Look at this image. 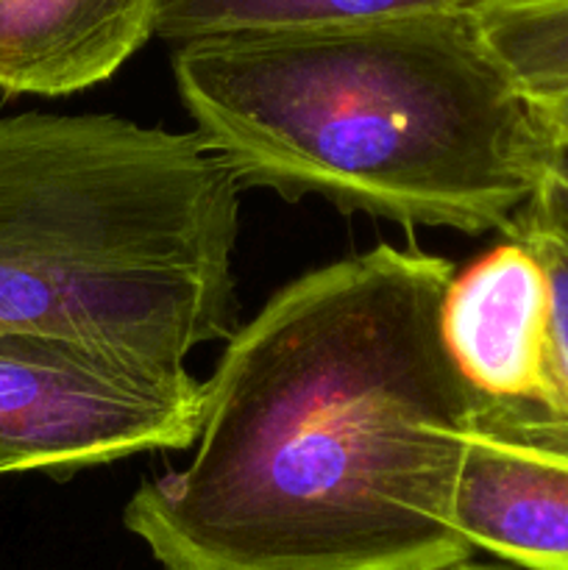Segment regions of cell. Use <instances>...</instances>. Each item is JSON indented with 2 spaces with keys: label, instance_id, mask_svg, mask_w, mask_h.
Returning a JSON list of instances; mask_svg holds the SVG:
<instances>
[{
  "label": "cell",
  "instance_id": "1",
  "mask_svg": "<svg viewBox=\"0 0 568 570\" xmlns=\"http://www.w3.org/2000/svg\"><path fill=\"white\" fill-rule=\"evenodd\" d=\"M454 267L376 245L293 278L234 328L184 468L123 527L165 570H445L479 395L440 304Z\"/></svg>",
  "mask_w": 568,
  "mask_h": 570
},
{
  "label": "cell",
  "instance_id": "2",
  "mask_svg": "<svg viewBox=\"0 0 568 570\" xmlns=\"http://www.w3.org/2000/svg\"><path fill=\"white\" fill-rule=\"evenodd\" d=\"M178 100L239 181L404 228H510L551 126L473 14L173 48Z\"/></svg>",
  "mask_w": 568,
  "mask_h": 570
},
{
  "label": "cell",
  "instance_id": "3",
  "mask_svg": "<svg viewBox=\"0 0 568 570\" xmlns=\"http://www.w3.org/2000/svg\"><path fill=\"white\" fill-rule=\"evenodd\" d=\"M239 189L195 128L0 117V328L187 367L237 328Z\"/></svg>",
  "mask_w": 568,
  "mask_h": 570
},
{
  "label": "cell",
  "instance_id": "4",
  "mask_svg": "<svg viewBox=\"0 0 568 570\" xmlns=\"http://www.w3.org/2000/svg\"><path fill=\"white\" fill-rule=\"evenodd\" d=\"M204 382L50 334L0 328V476L67 479L148 451H187Z\"/></svg>",
  "mask_w": 568,
  "mask_h": 570
},
{
  "label": "cell",
  "instance_id": "5",
  "mask_svg": "<svg viewBox=\"0 0 568 570\" xmlns=\"http://www.w3.org/2000/svg\"><path fill=\"white\" fill-rule=\"evenodd\" d=\"M440 334L457 373L479 399L555 404V309L543 262L507 237L451 276Z\"/></svg>",
  "mask_w": 568,
  "mask_h": 570
},
{
  "label": "cell",
  "instance_id": "6",
  "mask_svg": "<svg viewBox=\"0 0 568 570\" xmlns=\"http://www.w3.org/2000/svg\"><path fill=\"white\" fill-rule=\"evenodd\" d=\"M454 521L473 549L527 570H568V456L473 429Z\"/></svg>",
  "mask_w": 568,
  "mask_h": 570
},
{
  "label": "cell",
  "instance_id": "7",
  "mask_svg": "<svg viewBox=\"0 0 568 570\" xmlns=\"http://www.w3.org/2000/svg\"><path fill=\"white\" fill-rule=\"evenodd\" d=\"M165 0H0V92H84L150 37Z\"/></svg>",
  "mask_w": 568,
  "mask_h": 570
},
{
  "label": "cell",
  "instance_id": "8",
  "mask_svg": "<svg viewBox=\"0 0 568 570\" xmlns=\"http://www.w3.org/2000/svg\"><path fill=\"white\" fill-rule=\"evenodd\" d=\"M488 0H165L156 37L167 45L248 33L332 31L432 14H473Z\"/></svg>",
  "mask_w": 568,
  "mask_h": 570
},
{
  "label": "cell",
  "instance_id": "9",
  "mask_svg": "<svg viewBox=\"0 0 568 570\" xmlns=\"http://www.w3.org/2000/svg\"><path fill=\"white\" fill-rule=\"evenodd\" d=\"M473 20L532 104L568 92V0H488Z\"/></svg>",
  "mask_w": 568,
  "mask_h": 570
},
{
  "label": "cell",
  "instance_id": "10",
  "mask_svg": "<svg viewBox=\"0 0 568 570\" xmlns=\"http://www.w3.org/2000/svg\"><path fill=\"white\" fill-rule=\"evenodd\" d=\"M507 237L521 239L549 273L555 309V404L543 415L568 421V189L543 178L538 193L512 217ZM529 406V404H527Z\"/></svg>",
  "mask_w": 568,
  "mask_h": 570
},
{
  "label": "cell",
  "instance_id": "11",
  "mask_svg": "<svg viewBox=\"0 0 568 570\" xmlns=\"http://www.w3.org/2000/svg\"><path fill=\"white\" fill-rule=\"evenodd\" d=\"M473 429L568 456V421H557L516 401L479 399Z\"/></svg>",
  "mask_w": 568,
  "mask_h": 570
},
{
  "label": "cell",
  "instance_id": "12",
  "mask_svg": "<svg viewBox=\"0 0 568 570\" xmlns=\"http://www.w3.org/2000/svg\"><path fill=\"white\" fill-rule=\"evenodd\" d=\"M535 106H538L540 115L546 117L551 131H568V92L555 95V98L549 100H540V104Z\"/></svg>",
  "mask_w": 568,
  "mask_h": 570
},
{
  "label": "cell",
  "instance_id": "13",
  "mask_svg": "<svg viewBox=\"0 0 568 570\" xmlns=\"http://www.w3.org/2000/svg\"><path fill=\"white\" fill-rule=\"evenodd\" d=\"M445 570H505V568H490V566H471V562H460V566H451Z\"/></svg>",
  "mask_w": 568,
  "mask_h": 570
}]
</instances>
